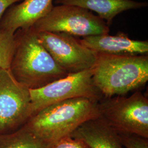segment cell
<instances>
[{"label":"cell","instance_id":"1","mask_svg":"<svg viewBox=\"0 0 148 148\" xmlns=\"http://www.w3.org/2000/svg\"><path fill=\"white\" fill-rule=\"evenodd\" d=\"M99 116L98 101L76 98L43 108L32 115L23 126L49 148L85 122Z\"/></svg>","mask_w":148,"mask_h":148},{"label":"cell","instance_id":"2","mask_svg":"<svg viewBox=\"0 0 148 148\" xmlns=\"http://www.w3.org/2000/svg\"><path fill=\"white\" fill-rule=\"evenodd\" d=\"M14 37L15 47L10 70L21 84L29 90L37 89L68 74L40 42L34 27L17 30Z\"/></svg>","mask_w":148,"mask_h":148},{"label":"cell","instance_id":"3","mask_svg":"<svg viewBox=\"0 0 148 148\" xmlns=\"http://www.w3.org/2000/svg\"><path fill=\"white\" fill-rule=\"evenodd\" d=\"M97 54L92 79L104 98L125 95L147 82L148 55Z\"/></svg>","mask_w":148,"mask_h":148},{"label":"cell","instance_id":"4","mask_svg":"<svg viewBox=\"0 0 148 148\" xmlns=\"http://www.w3.org/2000/svg\"><path fill=\"white\" fill-rule=\"evenodd\" d=\"M98 108L99 116L117 132L148 138V99L140 92L127 97H103Z\"/></svg>","mask_w":148,"mask_h":148},{"label":"cell","instance_id":"5","mask_svg":"<svg viewBox=\"0 0 148 148\" xmlns=\"http://www.w3.org/2000/svg\"><path fill=\"white\" fill-rule=\"evenodd\" d=\"M37 32H63L75 37L109 34L106 21L90 11L76 5H59L33 26Z\"/></svg>","mask_w":148,"mask_h":148},{"label":"cell","instance_id":"6","mask_svg":"<svg viewBox=\"0 0 148 148\" xmlns=\"http://www.w3.org/2000/svg\"><path fill=\"white\" fill-rule=\"evenodd\" d=\"M93 68L68 74L41 88L30 90L32 115L47 106L70 99L100 101L103 97L93 83Z\"/></svg>","mask_w":148,"mask_h":148},{"label":"cell","instance_id":"7","mask_svg":"<svg viewBox=\"0 0 148 148\" xmlns=\"http://www.w3.org/2000/svg\"><path fill=\"white\" fill-rule=\"evenodd\" d=\"M32 115L30 90L15 79L10 69H0V134L18 130Z\"/></svg>","mask_w":148,"mask_h":148},{"label":"cell","instance_id":"8","mask_svg":"<svg viewBox=\"0 0 148 148\" xmlns=\"http://www.w3.org/2000/svg\"><path fill=\"white\" fill-rule=\"evenodd\" d=\"M39 41L54 61L68 74L93 68L97 54L73 35L63 32H37Z\"/></svg>","mask_w":148,"mask_h":148},{"label":"cell","instance_id":"9","mask_svg":"<svg viewBox=\"0 0 148 148\" xmlns=\"http://www.w3.org/2000/svg\"><path fill=\"white\" fill-rule=\"evenodd\" d=\"M53 0H23L5 11L0 19V29L15 32L25 29L46 16L53 8Z\"/></svg>","mask_w":148,"mask_h":148},{"label":"cell","instance_id":"10","mask_svg":"<svg viewBox=\"0 0 148 148\" xmlns=\"http://www.w3.org/2000/svg\"><path fill=\"white\" fill-rule=\"evenodd\" d=\"M79 41L97 54L114 56L148 55L147 40H134L121 32L115 35L107 34L83 37L79 39Z\"/></svg>","mask_w":148,"mask_h":148},{"label":"cell","instance_id":"11","mask_svg":"<svg viewBox=\"0 0 148 148\" xmlns=\"http://www.w3.org/2000/svg\"><path fill=\"white\" fill-rule=\"evenodd\" d=\"M69 136L83 140L90 148H125L118 133L100 116L85 122Z\"/></svg>","mask_w":148,"mask_h":148},{"label":"cell","instance_id":"12","mask_svg":"<svg viewBox=\"0 0 148 148\" xmlns=\"http://www.w3.org/2000/svg\"><path fill=\"white\" fill-rule=\"evenodd\" d=\"M55 3L58 5H76L95 12L109 27L118 14L148 5L147 2L133 0H55Z\"/></svg>","mask_w":148,"mask_h":148},{"label":"cell","instance_id":"13","mask_svg":"<svg viewBox=\"0 0 148 148\" xmlns=\"http://www.w3.org/2000/svg\"><path fill=\"white\" fill-rule=\"evenodd\" d=\"M0 148H48L23 126L12 132L0 134Z\"/></svg>","mask_w":148,"mask_h":148},{"label":"cell","instance_id":"14","mask_svg":"<svg viewBox=\"0 0 148 148\" xmlns=\"http://www.w3.org/2000/svg\"><path fill=\"white\" fill-rule=\"evenodd\" d=\"M14 33L0 29V69L10 68L15 47Z\"/></svg>","mask_w":148,"mask_h":148},{"label":"cell","instance_id":"15","mask_svg":"<svg viewBox=\"0 0 148 148\" xmlns=\"http://www.w3.org/2000/svg\"><path fill=\"white\" fill-rule=\"evenodd\" d=\"M118 134L125 148H148V138L130 133H118Z\"/></svg>","mask_w":148,"mask_h":148},{"label":"cell","instance_id":"16","mask_svg":"<svg viewBox=\"0 0 148 148\" xmlns=\"http://www.w3.org/2000/svg\"><path fill=\"white\" fill-rule=\"evenodd\" d=\"M49 148H90L83 140L67 136L60 138Z\"/></svg>","mask_w":148,"mask_h":148},{"label":"cell","instance_id":"17","mask_svg":"<svg viewBox=\"0 0 148 148\" xmlns=\"http://www.w3.org/2000/svg\"><path fill=\"white\" fill-rule=\"evenodd\" d=\"M21 1L20 0H0V19L5 11L11 5Z\"/></svg>","mask_w":148,"mask_h":148},{"label":"cell","instance_id":"18","mask_svg":"<svg viewBox=\"0 0 148 148\" xmlns=\"http://www.w3.org/2000/svg\"><path fill=\"white\" fill-rule=\"evenodd\" d=\"M20 1H23V0H20Z\"/></svg>","mask_w":148,"mask_h":148}]
</instances>
